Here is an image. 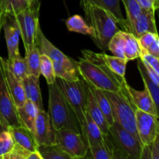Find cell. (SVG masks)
Returning <instances> with one entry per match:
<instances>
[{"mask_svg":"<svg viewBox=\"0 0 159 159\" xmlns=\"http://www.w3.org/2000/svg\"><path fill=\"white\" fill-rule=\"evenodd\" d=\"M82 57L77 62L79 75L85 82L99 89L110 92H120L125 89L126 79H122L111 71L95 52L82 50Z\"/></svg>","mask_w":159,"mask_h":159,"instance_id":"cell-1","label":"cell"},{"mask_svg":"<svg viewBox=\"0 0 159 159\" xmlns=\"http://www.w3.org/2000/svg\"><path fill=\"white\" fill-rule=\"evenodd\" d=\"M48 113L51 118L54 130L69 129L82 134L81 127L74 110L65 97L57 83L48 85Z\"/></svg>","mask_w":159,"mask_h":159,"instance_id":"cell-2","label":"cell"},{"mask_svg":"<svg viewBox=\"0 0 159 159\" xmlns=\"http://www.w3.org/2000/svg\"><path fill=\"white\" fill-rule=\"evenodd\" d=\"M86 23L93 27L94 36L92 37L96 46L103 53L108 51V43L111 37L120 30L117 23L106 9L96 6H83Z\"/></svg>","mask_w":159,"mask_h":159,"instance_id":"cell-3","label":"cell"},{"mask_svg":"<svg viewBox=\"0 0 159 159\" xmlns=\"http://www.w3.org/2000/svg\"><path fill=\"white\" fill-rule=\"evenodd\" d=\"M35 45L38 48L40 54H45L50 57L53 63L56 77L67 81H77L80 79L77 62L54 46L45 37L40 26L36 35Z\"/></svg>","mask_w":159,"mask_h":159,"instance_id":"cell-4","label":"cell"},{"mask_svg":"<svg viewBox=\"0 0 159 159\" xmlns=\"http://www.w3.org/2000/svg\"><path fill=\"white\" fill-rule=\"evenodd\" d=\"M113 159H140L142 144L117 121L110 126V133L104 135Z\"/></svg>","mask_w":159,"mask_h":159,"instance_id":"cell-5","label":"cell"},{"mask_svg":"<svg viewBox=\"0 0 159 159\" xmlns=\"http://www.w3.org/2000/svg\"><path fill=\"white\" fill-rule=\"evenodd\" d=\"M103 92L111 104L115 120L141 141L137 131L135 116L136 107L132 102L126 87L124 89L116 93L104 90Z\"/></svg>","mask_w":159,"mask_h":159,"instance_id":"cell-6","label":"cell"},{"mask_svg":"<svg viewBox=\"0 0 159 159\" xmlns=\"http://www.w3.org/2000/svg\"><path fill=\"white\" fill-rule=\"evenodd\" d=\"M56 83L74 110L80 127L85 122L87 103V84L84 80L67 81L56 78Z\"/></svg>","mask_w":159,"mask_h":159,"instance_id":"cell-7","label":"cell"},{"mask_svg":"<svg viewBox=\"0 0 159 159\" xmlns=\"http://www.w3.org/2000/svg\"><path fill=\"white\" fill-rule=\"evenodd\" d=\"M40 2L34 0L26 9L15 16L24 44L25 51L32 49L35 45V38L39 26Z\"/></svg>","mask_w":159,"mask_h":159,"instance_id":"cell-8","label":"cell"},{"mask_svg":"<svg viewBox=\"0 0 159 159\" xmlns=\"http://www.w3.org/2000/svg\"><path fill=\"white\" fill-rule=\"evenodd\" d=\"M54 144H57L71 158L87 156L89 148L81 134L69 129L55 130Z\"/></svg>","mask_w":159,"mask_h":159,"instance_id":"cell-9","label":"cell"},{"mask_svg":"<svg viewBox=\"0 0 159 159\" xmlns=\"http://www.w3.org/2000/svg\"><path fill=\"white\" fill-rule=\"evenodd\" d=\"M0 122L8 127L22 125L19 119L16 107L8 89L0 63Z\"/></svg>","mask_w":159,"mask_h":159,"instance_id":"cell-10","label":"cell"},{"mask_svg":"<svg viewBox=\"0 0 159 159\" xmlns=\"http://www.w3.org/2000/svg\"><path fill=\"white\" fill-rule=\"evenodd\" d=\"M136 127L140 141L143 144H151L159 135L158 116L135 110Z\"/></svg>","mask_w":159,"mask_h":159,"instance_id":"cell-11","label":"cell"},{"mask_svg":"<svg viewBox=\"0 0 159 159\" xmlns=\"http://www.w3.org/2000/svg\"><path fill=\"white\" fill-rule=\"evenodd\" d=\"M54 130L48 112L39 110L34 125V136L37 145L54 144Z\"/></svg>","mask_w":159,"mask_h":159,"instance_id":"cell-12","label":"cell"},{"mask_svg":"<svg viewBox=\"0 0 159 159\" xmlns=\"http://www.w3.org/2000/svg\"><path fill=\"white\" fill-rule=\"evenodd\" d=\"M5 38L8 51V59L11 60L16 54H20L19 43H20V31L17 24L15 16L6 15L3 23Z\"/></svg>","mask_w":159,"mask_h":159,"instance_id":"cell-13","label":"cell"},{"mask_svg":"<svg viewBox=\"0 0 159 159\" xmlns=\"http://www.w3.org/2000/svg\"><path fill=\"white\" fill-rule=\"evenodd\" d=\"M0 63L2 67L3 73H4L5 79H6V85H7L8 89L10 93L13 102L16 107H20L24 104L25 101L26 100V96H25L24 89H23V85L20 79H17L12 71L9 69L7 65V61L0 56Z\"/></svg>","mask_w":159,"mask_h":159,"instance_id":"cell-14","label":"cell"},{"mask_svg":"<svg viewBox=\"0 0 159 159\" xmlns=\"http://www.w3.org/2000/svg\"><path fill=\"white\" fill-rule=\"evenodd\" d=\"M125 87L132 102L137 109H139L146 113H152L155 116H158V110L155 107L150 94L145 88L143 91H139L130 86L127 82Z\"/></svg>","mask_w":159,"mask_h":159,"instance_id":"cell-15","label":"cell"},{"mask_svg":"<svg viewBox=\"0 0 159 159\" xmlns=\"http://www.w3.org/2000/svg\"><path fill=\"white\" fill-rule=\"evenodd\" d=\"M80 3L82 7L87 5H96L106 9L115 22L119 24L124 31H127V23L121 12L120 0H80Z\"/></svg>","mask_w":159,"mask_h":159,"instance_id":"cell-16","label":"cell"},{"mask_svg":"<svg viewBox=\"0 0 159 159\" xmlns=\"http://www.w3.org/2000/svg\"><path fill=\"white\" fill-rule=\"evenodd\" d=\"M81 133L88 148L99 145L104 141V134L87 111L85 113V122L81 128Z\"/></svg>","mask_w":159,"mask_h":159,"instance_id":"cell-17","label":"cell"},{"mask_svg":"<svg viewBox=\"0 0 159 159\" xmlns=\"http://www.w3.org/2000/svg\"><path fill=\"white\" fill-rule=\"evenodd\" d=\"M86 111L93 120V121L97 124L102 133L104 135L108 134L110 133V125L107 123L103 113L99 109L96 99L88 85H87Z\"/></svg>","mask_w":159,"mask_h":159,"instance_id":"cell-18","label":"cell"},{"mask_svg":"<svg viewBox=\"0 0 159 159\" xmlns=\"http://www.w3.org/2000/svg\"><path fill=\"white\" fill-rule=\"evenodd\" d=\"M155 11H148L142 9L134 23L131 34L137 38L147 32H157L155 19Z\"/></svg>","mask_w":159,"mask_h":159,"instance_id":"cell-19","label":"cell"},{"mask_svg":"<svg viewBox=\"0 0 159 159\" xmlns=\"http://www.w3.org/2000/svg\"><path fill=\"white\" fill-rule=\"evenodd\" d=\"M21 82L23 89H24L26 99H29L31 102H34L38 107L39 110H44L43 100H42L41 91L40 88L39 77L29 75L26 78H24L21 81Z\"/></svg>","mask_w":159,"mask_h":159,"instance_id":"cell-20","label":"cell"},{"mask_svg":"<svg viewBox=\"0 0 159 159\" xmlns=\"http://www.w3.org/2000/svg\"><path fill=\"white\" fill-rule=\"evenodd\" d=\"M9 129L16 144L29 152H34L37 150V144L34 134L30 130L23 125L9 127Z\"/></svg>","mask_w":159,"mask_h":159,"instance_id":"cell-21","label":"cell"},{"mask_svg":"<svg viewBox=\"0 0 159 159\" xmlns=\"http://www.w3.org/2000/svg\"><path fill=\"white\" fill-rule=\"evenodd\" d=\"M16 110L22 125L34 134L35 121L39 111L38 107L30 100L26 99L24 104L22 107H17Z\"/></svg>","mask_w":159,"mask_h":159,"instance_id":"cell-22","label":"cell"},{"mask_svg":"<svg viewBox=\"0 0 159 159\" xmlns=\"http://www.w3.org/2000/svg\"><path fill=\"white\" fill-rule=\"evenodd\" d=\"M96 57L100 59L113 72L117 75L122 79H125V73H126V67H127V61L124 58L118 57L116 56L108 55L106 53H96Z\"/></svg>","mask_w":159,"mask_h":159,"instance_id":"cell-23","label":"cell"},{"mask_svg":"<svg viewBox=\"0 0 159 159\" xmlns=\"http://www.w3.org/2000/svg\"><path fill=\"white\" fill-rule=\"evenodd\" d=\"M88 85V84H87ZM89 87L90 90L93 93V96H94L95 99H96V102H97L98 106H99V109L103 113L104 116H105L106 120H107V123L110 126L114 123L115 118L114 115H113V109H112L111 104H110V101H109L108 98L107 97L106 94L104 93L103 90L99 89L95 87L91 86V85H88Z\"/></svg>","mask_w":159,"mask_h":159,"instance_id":"cell-24","label":"cell"},{"mask_svg":"<svg viewBox=\"0 0 159 159\" xmlns=\"http://www.w3.org/2000/svg\"><path fill=\"white\" fill-rule=\"evenodd\" d=\"M138 68L139 70V72L141 74L142 80L144 84V88L148 90V92L150 94L155 107L158 110L159 107V88L158 85L154 82V81L151 79L149 75L148 74L147 70L143 64L142 61L140 59L138 61Z\"/></svg>","mask_w":159,"mask_h":159,"instance_id":"cell-25","label":"cell"},{"mask_svg":"<svg viewBox=\"0 0 159 159\" xmlns=\"http://www.w3.org/2000/svg\"><path fill=\"white\" fill-rule=\"evenodd\" d=\"M65 25L71 32H76L79 34L89 35L91 37L94 36V30L93 27L86 23L85 20L79 15H73L65 20Z\"/></svg>","mask_w":159,"mask_h":159,"instance_id":"cell-26","label":"cell"},{"mask_svg":"<svg viewBox=\"0 0 159 159\" xmlns=\"http://www.w3.org/2000/svg\"><path fill=\"white\" fill-rule=\"evenodd\" d=\"M124 37V58L129 61L139 57L141 48L138 38L130 33L123 30Z\"/></svg>","mask_w":159,"mask_h":159,"instance_id":"cell-27","label":"cell"},{"mask_svg":"<svg viewBox=\"0 0 159 159\" xmlns=\"http://www.w3.org/2000/svg\"><path fill=\"white\" fill-rule=\"evenodd\" d=\"M24 59L29 75L40 78V52L36 45H34L32 49L26 51Z\"/></svg>","mask_w":159,"mask_h":159,"instance_id":"cell-28","label":"cell"},{"mask_svg":"<svg viewBox=\"0 0 159 159\" xmlns=\"http://www.w3.org/2000/svg\"><path fill=\"white\" fill-rule=\"evenodd\" d=\"M37 150L43 159H71L57 144H39Z\"/></svg>","mask_w":159,"mask_h":159,"instance_id":"cell-29","label":"cell"},{"mask_svg":"<svg viewBox=\"0 0 159 159\" xmlns=\"http://www.w3.org/2000/svg\"><path fill=\"white\" fill-rule=\"evenodd\" d=\"M125 7L127 18L125 19L127 23V32L131 34L134 23L138 16L141 14L142 9L136 0H122Z\"/></svg>","mask_w":159,"mask_h":159,"instance_id":"cell-30","label":"cell"},{"mask_svg":"<svg viewBox=\"0 0 159 159\" xmlns=\"http://www.w3.org/2000/svg\"><path fill=\"white\" fill-rule=\"evenodd\" d=\"M15 146L9 127L0 122V159L9 153Z\"/></svg>","mask_w":159,"mask_h":159,"instance_id":"cell-31","label":"cell"},{"mask_svg":"<svg viewBox=\"0 0 159 159\" xmlns=\"http://www.w3.org/2000/svg\"><path fill=\"white\" fill-rule=\"evenodd\" d=\"M6 61H7V65L10 71L20 81H22L24 78L29 75L25 59L22 57V56L20 55V53L16 54L11 60L6 59Z\"/></svg>","mask_w":159,"mask_h":159,"instance_id":"cell-32","label":"cell"},{"mask_svg":"<svg viewBox=\"0 0 159 159\" xmlns=\"http://www.w3.org/2000/svg\"><path fill=\"white\" fill-rule=\"evenodd\" d=\"M40 75H42L46 79L48 85H51L55 82L57 77H56L53 63L50 57L45 54H40Z\"/></svg>","mask_w":159,"mask_h":159,"instance_id":"cell-33","label":"cell"},{"mask_svg":"<svg viewBox=\"0 0 159 159\" xmlns=\"http://www.w3.org/2000/svg\"><path fill=\"white\" fill-rule=\"evenodd\" d=\"M108 51H111L114 56L124 58V37L123 36V30H120L111 37L108 43Z\"/></svg>","mask_w":159,"mask_h":159,"instance_id":"cell-34","label":"cell"},{"mask_svg":"<svg viewBox=\"0 0 159 159\" xmlns=\"http://www.w3.org/2000/svg\"><path fill=\"white\" fill-rule=\"evenodd\" d=\"M89 152H90V158L94 159H113L111 152L108 144L104 140L103 143L94 147L89 148Z\"/></svg>","mask_w":159,"mask_h":159,"instance_id":"cell-35","label":"cell"},{"mask_svg":"<svg viewBox=\"0 0 159 159\" xmlns=\"http://www.w3.org/2000/svg\"><path fill=\"white\" fill-rule=\"evenodd\" d=\"M29 6L28 0H7L6 1V15H17L25 9H26Z\"/></svg>","mask_w":159,"mask_h":159,"instance_id":"cell-36","label":"cell"},{"mask_svg":"<svg viewBox=\"0 0 159 159\" xmlns=\"http://www.w3.org/2000/svg\"><path fill=\"white\" fill-rule=\"evenodd\" d=\"M139 57L141 60L144 63H147L148 65H150L152 68H153L155 70L156 72L159 74V58L155 57L149 54L146 50L141 48V52H140Z\"/></svg>","mask_w":159,"mask_h":159,"instance_id":"cell-37","label":"cell"},{"mask_svg":"<svg viewBox=\"0 0 159 159\" xmlns=\"http://www.w3.org/2000/svg\"><path fill=\"white\" fill-rule=\"evenodd\" d=\"M30 152L15 144L13 149L4 155L2 159H27Z\"/></svg>","mask_w":159,"mask_h":159,"instance_id":"cell-38","label":"cell"},{"mask_svg":"<svg viewBox=\"0 0 159 159\" xmlns=\"http://www.w3.org/2000/svg\"><path fill=\"white\" fill-rule=\"evenodd\" d=\"M158 37V33L147 32L145 34H142L139 37H138L140 48H143L144 50H147Z\"/></svg>","mask_w":159,"mask_h":159,"instance_id":"cell-39","label":"cell"},{"mask_svg":"<svg viewBox=\"0 0 159 159\" xmlns=\"http://www.w3.org/2000/svg\"><path fill=\"white\" fill-rule=\"evenodd\" d=\"M140 159H152L151 144H143L140 155Z\"/></svg>","mask_w":159,"mask_h":159,"instance_id":"cell-40","label":"cell"},{"mask_svg":"<svg viewBox=\"0 0 159 159\" xmlns=\"http://www.w3.org/2000/svg\"><path fill=\"white\" fill-rule=\"evenodd\" d=\"M152 159H159V135L151 144Z\"/></svg>","mask_w":159,"mask_h":159,"instance_id":"cell-41","label":"cell"},{"mask_svg":"<svg viewBox=\"0 0 159 159\" xmlns=\"http://www.w3.org/2000/svg\"><path fill=\"white\" fill-rule=\"evenodd\" d=\"M146 51L151 54L152 55L155 56V57H158L159 58V38L156 39V40L154 41V43L148 48Z\"/></svg>","mask_w":159,"mask_h":159,"instance_id":"cell-42","label":"cell"},{"mask_svg":"<svg viewBox=\"0 0 159 159\" xmlns=\"http://www.w3.org/2000/svg\"><path fill=\"white\" fill-rule=\"evenodd\" d=\"M141 8L144 10L148 11H156L153 4L149 0H136Z\"/></svg>","mask_w":159,"mask_h":159,"instance_id":"cell-43","label":"cell"},{"mask_svg":"<svg viewBox=\"0 0 159 159\" xmlns=\"http://www.w3.org/2000/svg\"><path fill=\"white\" fill-rule=\"evenodd\" d=\"M6 1L7 0H0V12L3 23L6 16Z\"/></svg>","mask_w":159,"mask_h":159,"instance_id":"cell-44","label":"cell"},{"mask_svg":"<svg viewBox=\"0 0 159 159\" xmlns=\"http://www.w3.org/2000/svg\"><path fill=\"white\" fill-rule=\"evenodd\" d=\"M27 159H43L40 154L37 150L34 151V152H31L30 153L29 156H28Z\"/></svg>","mask_w":159,"mask_h":159,"instance_id":"cell-45","label":"cell"},{"mask_svg":"<svg viewBox=\"0 0 159 159\" xmlns=\"http://www.w3.org/2000/svg\"><path fill=\"white\" fill-rule=\"evenodd\" d=\"M149 1L151 2L153 4L154 7H155V10H157V9H158L159 7V0H149Z\"/></svg>","mask_w":159,"mask_h":159,"instance_id":"cell-46","label":"cell"},{"mask_svg":"<svg viewBox=\"0 0 159 159\" xmlns=\"http://www.w3.org/2000/svg\"><path fill=\"white\" fill-rule=\"evenodd\" d=\"M2 25H3V21L2 20V16H1V12H0V34H1V30L2 29Z\"/></svg>","mask_w":159,"mask_h":159,"instance_id":"cell-47","label":"cell"},{"mask_svg":"<svg viewBox=\"0 0 159 159\" xmlns=\"http://www.w3.org/2000/svg\"><path fill=\"white\" fill-rule=\"evenodd\" d=\"M28 1H29V5H30L31 3L34 1V0H28Z\"/></svg>","mask_w":159,"mask_h":159,"instance_id":"cell-48","label":"cell"}]
</instances>
